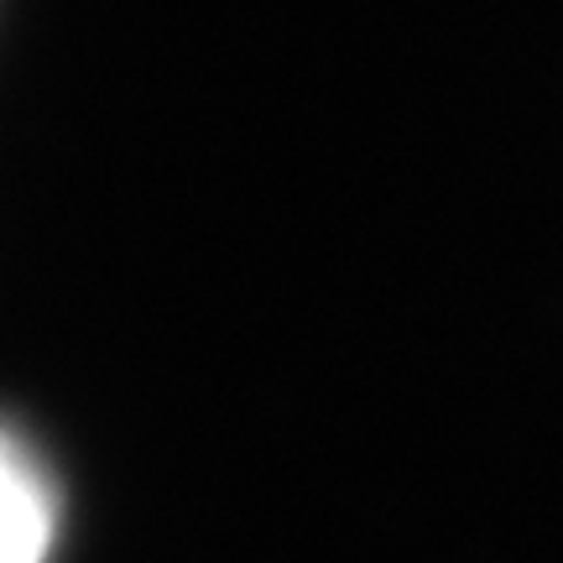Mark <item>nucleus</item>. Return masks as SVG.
Instances as JSON below:
<instances>
[{
	"label": "nucleus",
	"mask_w": 563,
	"mask_h": 563,
	"mask_svg": "<svg viewBox=\"0 0 563 563\" xmlns=\"http://www.w3.org/2000/svg\"><path fill=\"white\" fill-rule=\"evenodd\" d=\"M58 543V485L16 428L0 460V563H47Z\"/></svg>",
	"instance_id": "obj_1"
}]
</instances>
